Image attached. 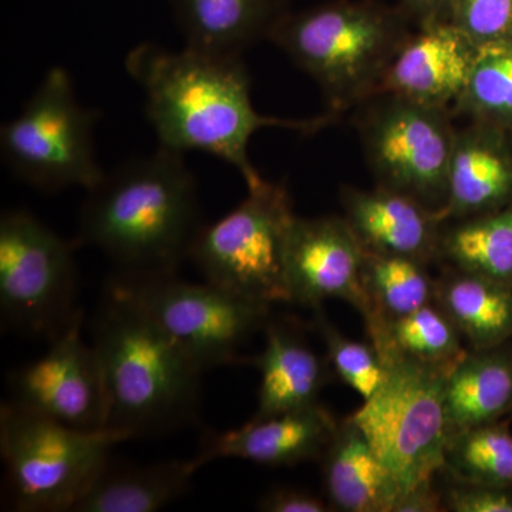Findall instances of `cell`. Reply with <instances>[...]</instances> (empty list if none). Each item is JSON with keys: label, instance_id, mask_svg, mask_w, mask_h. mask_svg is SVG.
Segmentation results:
<instances>
[{"label": "cell", "instance_id": "6da1fadb", "mask_svg": "<svg viewBox=\"0 0 512 512\" xmlns=\"http://www.w3.org/2000/svg\"><path fill=\"white\" fill-rule=\"evenodd\" d=\"M127 73L143 90L158 147L201 151L237 168L247 187L262 180L248 157L249 141L264 127L311 131L322 120H281L255 110L251 79L241 57L185 46L171 52L141 43L127 53Z\"/></svg>", "mask_w": 512, "mask_h": 512}, {"label": "cell", "instance_id": "7a4b0ae2", "mask_svg": "<svg viewBox=\"0 0 512 512\" xmlns=\"http://www.w3.org/2000/svg\"><path fill=\"white\" fill-rule=\"evenodd\" d=\"M184 156L158 147L104 173L87 190L80 241L106 255L117 275L177 274L188 259L204 224Z\"/></svg>", "mask_w": 512, "mask_h": 512}, {"label": "cell", "instance_id": "3957f363", "mask_svg": "<svg viewBox=\"0 0 512 512\" xmlns=\"http://www.w3.org/2000/svg\"><path fill=\"white\" fill-rule=\"evenodd\" d=\"M90 343L106 393V430L131 440L197 416L202 370L133 303L106 289Z\"/></svg>", "mask_w": 512, "mask_h": 512}, {"label": "cell", "instance_id": "277c9868", "mask_svg": "<svg viewBox=\"0 0 512 512\" xmlns=\"http://www.w3.org/2000/svg\"><path fill=\"white\" fill-rule=\"evenodd\" d=\"M269 37L318 82L335 107L379 90L407 40L392 13L349 2L282 16Z\"/></svg>", "mask_w": 512, "mask_h": 512}, {"label": "cell", "instance_id": "5b68a950", "mask_svg": "<svg viewBox=\"0 0 512 512\" xmlns=\"http://www.w3.org/2000/svg\"><path fill=\"white\" fill-rule=\"evenodd\" d=\"M380 356L387 367L386 382L350 419L392 474L403 498L433 484L446 467L450 431L444 387L454 365H426L393 353Z\"/></svg>", "mask_w": 512, "mask_h": 512}, {"label": "cell", "instance_id": "8992f818", "mask_svg": "<svg viewBox=\"0 0 512 512\" xmlns=\"http://www.w3.org/2000/svg\"><path fill=\"white\" fill-rule=\"evenodd\" d=\"M127 441L114 431H83L22 409H0V451L15 510L72 512L109 464L111 448Z\"/></svg>", "mask_w": 512, "mask_h": 512}, {"label": "cell", "instance_id": "52a82bcc", "mask_svg": "<svg viewBox=\"0 0 512 512\" xmlns=\"http://www.w3.org/2000/svg\"><path fill=\"white\" fill-rule=\"evenodd\" d=\"M97 119V111L77 99L67 70L52 67L18 116L3 124V163L39 190H90L106 173L94 154Z\"/></svg>", "mask_w": 512, "mask_h": 512}, {"label": "cell", "instance_id": "ba28073f", "mask_svg": "<svg viewBox=\"0 0 512 512\" xmlns=\"http://www.w3.org/2000/svg\"><path fill=\"white\" fill-rule=\"evenodd\" d=\"M235 210L202 225L188 259L208 284L242 298L291 303L285 278V241L295 217L285 185L262 178L249 185Z\"/></svg>", "mask_w": 512, "mask_h": 512}, {"label": "cell", "instance_id": "9c48e42d", "mask_svg": "<svg viewBox=\"0 0 512 512\" xmlns=\"http://www.w3.org/2000/svg\"><path fill=\"white\" fill-rule=\"evenodd\" d=\"M107 291L153 320L202 372L231 365L238 350L268 325V303L242 298L218 286L191 284L177 274L111 276Z\"/></svg>", "mask_w": 512, "mask_h": 512}, {"label": "cell", "instance_id": "30bf717a", "mask_svg": "<svg viewBox=\"0 0 512 512\" xmlns=\"http://www.w3.org/2000/svg\"><path fill=\"white\" fill-rule=\"evenodd\" d=\"M73 248L28 211L0 218V312L5 325L55 336L73 319Z\"/></svg>", "mask_w": 512, "mask_h": 512}, {"label": "cell", "instance_id": "8fae6325", "mask_svg": "<svg viewBox=\"0 0 512 512\" xmlns=\"http://www.w3.org/2000/svg\"><path fill=\"white\" fill-rule=\"evenodd\" d=\"M389 96L363 123L367 161L380 187L440 211L457 131L446 110Z\"/></svg>", "mask_w": 512, "mask_h": 512}, {"label": "cell", "instance_id": "7c38bea8", "mask_svg": "<svg viewBox=\"0 0 512 512\" xmlns=\"http://www.w3.org/2000/svg\"><path fill=\"white\" fill-rule=\"evenodd\" d=\"M83 313L77 311L52 345L35 362L9 376L16 406L83 431L106 430V393L92 343L82 336Z\"/></svg>", "mask_w": 512, "mask_h": 512}, {"label": "cell", "instance_id": "4fadbf2b", "mask_svg": "<svg viewBox=\"0 0 512 512\" xmlns=\"http://www.w3.org/2000/svg\"><path fill=\"white\" fill-rule=\"evenodd\" d=\"M366 249L345 218L293 217L285 241V278L291 303L318 308L342 299L367 318L369 296L363 284Z\"/></svg>", "mask_w": 512, "mask_h": 512}, {"label": "cell", "instance_id": "5bb4252c", "mask_svg": "<svg viewBox=\"0 0 512 512\" xmlns=\"http://www.w3.org/2000/svg\"><path fill=\"white\" fill-rule=\"evenodd\" d=\"M477 50L453 23H427L400 47L377 92L447 110L466 89Z\"/></svg>", "mask_w": 512, "mask_h": 512}, {"label": "cell", "instance_id": "9a60e30c", "mask_svg": "<svg viewBox=\"0 0 512 512\" xmlns=\"http://www.w3.org/2000/svg\"><path fill=\"white\" fill-rule=\"evenodd\" d=\"M338 424L322 404L316 403L295 412L251 420L239 429L208 434L194 460L198 467L218 458H239L271 467L320 460Z\"/></svg>", "mask_w": 512, "mask_h": 512}, {"label": "cell", "instance_id": "2e32d148", "mask_svg": "<svg viewBox=\"0 0 512 512\" xmlns=\"http://www.w3.org/2000/svg\"><path fill=\"white\" fill-rule=\"evenodd\" d=\"M512 207V134L474 123L454 143L439 221L467 220Z\"/></svg>", "mask_w": 512, "mask_h": 512}, {"label": "cell", "instance_id": "e0dca14e", "mask_svg": "<svg viewBox=\"0 0 512 512\" xmlns=\"http://www.w3.org/2000/svg\"><path fill=\"white\" fill-rule=\"evenodd\" d=\"M345 220L366 252L404 256L427 264L440 254L439 218L420 201L402 192L345 188Z\"/></svg>", "mask_w": 512, "mask_h": 512}, {"label": "cell", "instance_id": "ac0fdd59", "mask_svg": "<svg viewBox=\"0 0 512 512\" xmlns=\"http://www.w3.org/2000/svg\"><path fill=\"white\" fill-rule=\"evenodd\" d=\"M330 507L345 512H394L400 488L352 419L338 424L323 453Z\"/></svg>", "mask_w": 512, "mask_h": 512}, {"label": "cell", "instance_id": "d6986e66", "mask_svg": "<svg viewBox=\"0 0 512 512\" xmlns=\"http://www.w3.org/2000/svg\"><path fill=\"white\" fill-rule=\"evenodd\" d=\"M282 0H171L185 46L211 55L241 57L282 18Z\"/></svg>", "mask_w": 512, "mask_h": 512}, {"label": "cell", "instance_id": "ffe728a7", "mask_svg": "<svg viewBox=\"0 0 512 512\" xmlns=\"http://www.w3.org/2000/svg\"><path fill=\"white\" fill-rule=\"evenodd\" d=\"M261 372L258 409L252 420L266 419L319 403L326 383L322 360L296 333L266 325L264 352L254 359Z\"/></svg>", "mask_w": 512, "mask_h": 512}, {"label": "cell", "instance_id": "44dd1931", "mask_svg": "<svg viewBox=\"0 0 512 512\" xmlns=\"http://www.w3.org/2000/svg\"><path fill=\"white\" fill-rule=\"evenodd\" d=\"M448 431L495 423L512 409V350L466 352L448 372L444 387Z\"/></svg>", "mask_w": 512, "mask_h": 512}, {"label": "cell", "instance_id": "7402d4cb", "mask_svg": "<svg viewBox=\"0 0 512 512\" xmlns=\"http://www.w3.org/2000/svg\"><path fill=\"white\" fill-rule=\"evenodd\" d=\"M198 468L194 458L146 467L111 468L107 464L72 512L161 510L187 493Z\"/></svg>", "mask_w": 512, "mask_h": 512}, {"label": "cell", "instance_id": "603a6c76", "mask_svg": "<svg viewBox=\"0 0 512 512\" xmlns=\"http://www.w3.org/2000/svg\"><path fill=\"white\" fill-rule=\"evenodd\" d=\"M437 305L474 350L501 348L512 338V288L457 271L437 284Z\"/></svg>", "mask_w": 512, "mask_h": 512}, {"label": "cell", "instance_id": "cb8c5ba5", "mask_svg": "<svg viewBox=\"0 0 512 512\" xmlns=\"http://www.w3.org/2000/svg\"><path fill=\"white\" fill-rule=\"evenodd\" d=\"M372 345L379 353H393L426 365H454L464 350L460 332L439 305L424 306L402 318L366 322Z\"/></svg>", "mask_w": 512, "mask_h": 512}, {"label": "cell", "instance_id": "d4e9b609", "mask_svg": "<svg viewBox=\"0 0 512 512\" xmlns=\"http://www.w3.org/2000/svg\"><path fill=\"white\" fill-rule=\"evenodd\" d=\"M440 254L457 271L512 288V207L454 225L441 235Z\"/></svg>", "mask_w": 512, "mask_h": 512}, {"label": "cell", "instance_id": "484cf974", "mask_svg": "<svg viewBox=\"0 0 512 512\" xmlns=\"http://www.w3.org/2000/svg\"><path fill=\"white\" fill-rule=\"evenodd\" d=\"M363 284L373 319H397L436 302L437 284L426 271V264L404 256L366 252Z\"/></svg>", "mask_w": 512, "mask_h": 512}, {"label": "cell", "instance_id": "4316f807", "mask_svg": "<svg viewBox=\"0 0 512 512\" xmlns=\"http://www.w3.org/2000/svg\"><path fill=\"white\" fill-rule=\"evenodd\" d=\"M456 109L474 123L490 124L512 134V40L478 46Z\"/></svg>", "mask_w": 512, "mask_h": 512}, {"label": "cell", "instance_id": "83f0119b", "mask_svg": "<svg viewBox=\"0 0 512 512\" xmlns=\"http://www.w3.org/2000/svg\"><path fill=\"white\" fill-rule=\"evenodd\" d=\"M457 483L512 487V433L503 423L451 434L446 467Z\"/></svg>", "mask_w": 512, "mask_h": 512}, {"label": "cell", "instance_id": "f1b7e54d", "mask_svg": "<svg viewBox=\"0 0 512 512\" xmlns=\"http://www.w3.org/2000/svg\"><path fill=\"white\" fill-rule=\"evenodd\" d=\"M315 325L328 349L329 362L336 375L365 402L372 399L387 379V367L375 346L345 338L322 315H318Z\"/></svg>", "mask_w": 512, "mask_h": 512}, {"label": "cell", "instance_id": "f546056e", "mask_svg": "<svg viewBox=\"0 0 512 512\" xmlns=\"http://www.w3.org/2000/svg\"><path fill=\"white\" fill-rule=\"evenodd\" d=\"M450 22L477 46L512 40V0H454Z\"/></svg>", "mask_w": 512, "mask_h": 512}, {"label": "cell", "instance_id": "4dcf8cb0", "mask_svg": "<svg viewBox=\"0 0 512 512\" xmlns=\"http://www.w3.org/2000/svg\"><path fill=\"white\" fill-rule=\"evenodd\" d=\"M448 511L512 512V487L457 483L444 495Z\"/></svg>", "mask_w": 512, "mask_h": 512}, {"label": "cell", "instance_id": "1f68e13d", "mask_svg": "<svg viewBox=\"0 0 512 512\" xmlns=\"http://www.w3.org/2000/svg\"><path fill=\"white\" fill-rule=\"evenodd\" d=\"M330 504L318 495L296 488H276L259 501L258 508L266 512H328Z\"/></svg>", "mask_w": 512, "mask_h": 512}, {"label": "cell", "instance_id": "d6a6232c", "mask_svg": "<svg viewBox=\"0 0 512 512\" xmlns=\"http://www.w3.org/2000/svg\"><path fill=\"white\" fill-rule=\"evenodd\" d=\"M444 497L433 488V484L423 485L404 495L394 512H439L446 511Z\"/></svg>", "mask_w": 512, "mask_h": 512}, {"label": "cell", "instance_id": "836d02e7", "mask_svg": "<svg viewBox=\"0 0 512 512\" xmlns=\"http://www.w3.org/2000/svg\"><path fill=\"white\" fill-rule=\"evenodd\" d=\"M406 8L421 20V25L450 22L454 0H403Z\"/></svg>", "mask_w": 512, "mask_h": 512}, {"label": "cell", "instance_id": "e575fe53", "mask_svg": "<svg viewBox=\"0 0 512 512\" xmlns=\"http://www.w3.org/2000/svg\"><path fill=\"white\" fill-rule=\"evenodd\" d=\"M510 413L512 414V409H511V412H510Z\"/></svg>", "mask_w": 512, "mask_h": 512}]
</instances>
